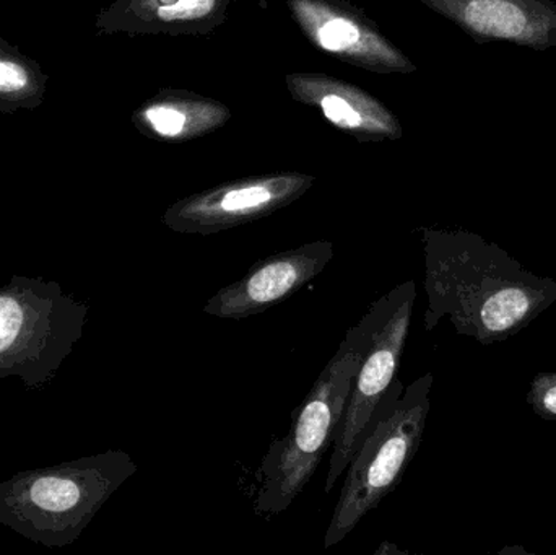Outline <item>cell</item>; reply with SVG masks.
Segmentation results:
<instances>
[{
	"instance_id": "obj_13",
	"label": "cell",
	"mask_w": 556,
	"mask_h": 555,
	"mask_svg": "<svg viewBox=\"0 0 556 555\" xmlns=\"http://www.w3.org/2000/svg\"><path fill=\"white\" fill-rule=\"evenodd\" d=\"M231 116L224 101L181 88H162L134 111L130 121L149 139L185 143L224 129Z\"/></svg>"
},
{
	"instance_id": "obj_7",
	"label": "cell",
	"mask_w": 556,
	"mask_h": 555,
	"mask_svg": "<svg viewBox=\"0 0 556 555\" xmlns=\"http://www.w3.org/2000/svg\"><path fill=\"white\" fill-rule=\"evenodd\" d=\"M314 182L316 176L301 172L247 176L173 202L162 222L175 234L208 237L276 214L303 198Z\"/></svg>"
},
{
	"instance_id": "obj_14",
	"label": "cell",
	"mask_w": 556,
	"mask_h": 555,
	"mask_svg": "<svg viewBox=\"0 0 556 555\" xmlns=\"http://www.w3.org/2000/svg\"><path fill=\"white\" fill-rule=\"evenodd\" d=\"M48 75L35 59L0 38V113L41 106L48 93Z\"/></svg>"
},
{
	"instance_id": "obj_9",
	"label": "cell",
	"mask_w": 556,
	"mask_h": 555,
	"mask_svg": "<svg viewBox=\"0 0 556 555\" xmlns=\"http://www.w3.org/2000/svg\"><path fill=\"white\" fill-rule=\"evenodd\" d=\"M333 260L330 241H313L257 261L240 280L218 290L202 312L218 319L261 315L293 297Z\"/></svg>"
},
{
	"instance_id": "obj_15",
	"label": "cell",
	"mask_w": 556,
	"mask_h": 555,
	"mask_svg": "<svg viewBox=\"0 0 556 555\" xmlns=\"http://www.w3.org/2000/svg\"><path fill=\"white\" fill-rule=\"evenodd\" d=\"M526 401L535 416L556 422V374L535 375Z\"/></svg>"
},
{
	"instance_id": "obj_2",
	"label": "cell",
	"mask_w": 556,
	"mask_h": 555,
	"mask_svg": "<svg viewBox=\"0 0 556 555\" xmlns=\"http://www.w3.org/2000/svg\"><path fill=\"white\" fill-rule=\"evenodd\" d=\"M136 472L129 453L108 450L13 475L0 482V527L45 547L71 546Z\"/></svg>"
},
{
	"instance_id": "obj_1",
	"label": "cell",
	"mask_w": 556,
	"mask_h": 555,
	"mask_svg": "<svg viewBox=\"0 0 556 555\" xmlns=\"http://www.w3.org/2000/svg\"><path fill=\"white\" fill-rule=\"evenodd\" d=\"M421 241L427 332L447 319L457 335L492 345L525 331L556 302V280L472 231L421 228Z\"/></svg>"
},
{
	"instance_id": "obj_4",
	"label": "cell",
	"mask_w": 556,
	"mask_h": 555,
	"mask_svg": "<svg viewBox=\"0 0 556 555\" xmlns=\"http://www.w3.org/2000/svg\"><path fill=\"white\" fill-rule=\"evenodd\" d=\"M433 381V374H425L405 387L397 378L376 407L362 446L346 468L324 538L326 550L342 543L401 484L424 440Z\"/></svg>"
},
{
	"instance_id": "obj_8",
	"label": "cell",
	"mask_w": 556,
	"mask_h": 555,
	"mask_svg": "<svg viewBox=\"0 0 556 555\" xmlns=\"http://www.w3.org/2000/svg\"><path fill=\"white\" fill-rule=\"evenodd\" d=\"M301 35L317 51L375 74H412L417 65L381 26L349 0H285Z\"/></svg>"
},
{
	"instance_id": "obj_16",
	"label": "cell",
	"mask_w": 556,
	"mask_h": 555,
	"mask_svg": "<svg viewBox=\"0 0 556 555\" xmlns=\"http://www.w3.org/2000/svg\"><path fill=\"white\" fill-rule=\"evenodd\" d=\"M388 554V553H401V551H399V547H395V546H391V544L389 543H384L382 544L381 547H379L378 551H376V554Z\"/></svg>"
},
{
	"instance_id": "obj_10",
	"label": "cell",
	"mask_w": 556,
	"mask_h": 555,
	"mask_svg": "<svg viewBox=\"0 0 556 555\" xmlns=\"http://www.w3.org/2000/svg\"><path fill=\"white\" fill-rule=\"evenodd\" d=\"M479 45L506 41L534 51L556 48L554 0H418Z\"/></svg>"
},
{
	"instance_id": "obj_11",
	"label": "cell",
	"mask_w": 556,
	"mask_h": 555,
	"mask_svg": "<svg viewBox=\"0 0 556 555\" xmlns=\"http://www.w3.org/2000/svg\"><path fill=\"white\" fill-rule=\"evenodd\" d=\"M285 85L296 103L316 108L332 126L359 143L399 140L404 136L399 117L358 85L323 72H291L285 75Z\"/></svg>"
},
{
	"instance_id": "obj_3",
	"label": "cell",
	"mask_w": 556,
	"mask_h": 555,
	"mask_svg": "<svg viewBox=\"0 0 556 555\" xmlns=\"http://www.w3.org/2000/svg\"><path fill=\"white\" fill-rule=\"evenodd\" d=\"M369 335L371 318L366 312L358 325L346 331L336 355L294 411L287 436L267 450L257 471L260 489L254 501V512L261 517H277L288 510L319 468L349 403Z\"/></svg>"
},
{
	"instance_id": "obj_5",
	"label": "cell",
	"mask_w": 556,
	"mask_h": 555,
	"mask_svg": "<svg viewBox=\"0 0 556 555\" xmlns=\"http://www.w3.org/2000/svg\"><path fill=\"white\" fill-rule=\"evenodd\" d=\"M88 313L54 280L13 276L0 287V381L16 377L29 391L48 387L84 336Z\"/></svg>"
},
{
	"instance_id": "obj_6",
	"label": "cell",
	"mask_w": 556,
	"mask_h": 555,
	"mask_svg": "<svg viewBox=\"0 0 556 555\" xmlns=\"http://www.w3.org/2000/svg\"><path fill=\"white\" fill-rule=\"evenodd\" d=\"M417 287L414 280L399 283L371 303V335L353 378L349 403L333 436L324 492L330 494L358 452L376 407L397 380L402 354L407 344Z\"/></svg>"
},
{
	"instance_id": "obj_12",
	"label": "cell",
	"mask_w": 556,
	"mask_h": 555,
	"mask_svg": "<svg viewBox=\"0 0 556 555\" xmlns=\"http://www.w3.org/2000/svg\"><path fill=\"white\" fill-rule=\"evenodd\" d=\"M240 0H114L94 20L100 35L208 36L230 18Z\"/></svg>"
}]
</instances>
